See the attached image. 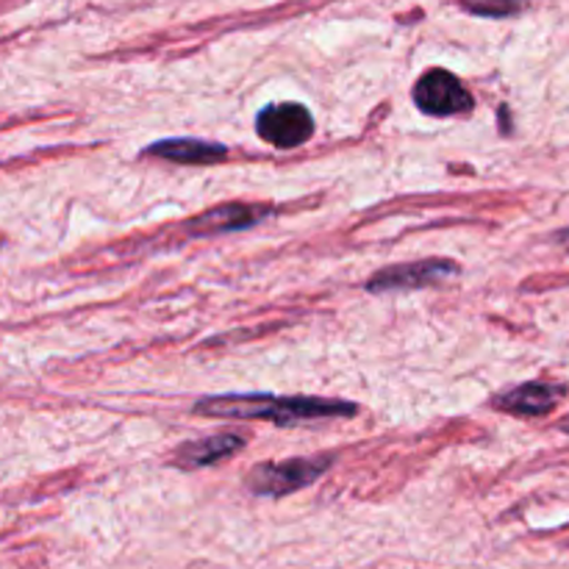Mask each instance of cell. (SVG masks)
<instances>
[{
    "mask_svg": "<svg viewBox=\"0 0 569 569\" xmlns=\"http://www.w3.org/2000/svg\"><path fill=\"white\" fill-rule=\"evenodd\" d=\"M561 431H567V433H569V417H567L565 422H561Z\"/></svg>",
    "mask_w": 569,
    "mask_h": 569,
    "instance_id": "cell-12",
    "label": "cell"
},
{
    "mask_svg": "<svg viewBox=\"0 0 569 569\" xmlns=\"http://www.w3.org/2000/svg\"><path fill=\"white\" fill-rule=\"evenodd\" d=\"M256 131L276 148H298L315 131V117L300 103H270L256 117Z\"/></svg>",
    "mask_w": 569,
    "mask_h": 569,
    "instance_id": "cell-4",
    "label": "cell"
},
{
    "mask_svg": "<svg viewBox=\"0 0 569 569\" xmlns=\"http://www.w3.org/2000/svg\"><path fill=\"white\" fill-rule=\"evenodd\" d=\"M194 415L211 420H270L278 426H298L311 420L356 415L353 403L320 398H272V395H220L194 403Z\"/></svg>",
    "mask_w": 569,
    "mask_h": 569,
    "instance_id": "cell-1",
    "label": "cell"
},
{
    "mask_svg": "<svg viewBox=\"0 0 569 569\" xmlns=\"http://www.w3.org/2000/svg\"><path fill=\"white\" fill-rule=\"evenodd\" d=\"M267 214H270L267 206L226 203V206H217V209L203 211L200 217H194V220L189 222V233H194V237H217V233L244 231V228L264 220Z\"/></svg>",
    "mask_w": 569,
    "mask_h": 569,
    "instance_id": "cell-6",
    "label": "cell"
},
{
    "mask_svg": "<svg viewBox=\"0 0 569 569\" xmlns=\"http://www.w3.org/2000/svg\"><path fill=\"white\" fill-rule=\"evenodd\" d=\"M331 467V456H315V459H289L267 461L248 472V489L259 498H283L298 489L315 483L322 472Z\"/></svg>",
    "mask_w": 569,
    "mask_h": 569,
    "instance_id": "cell-2",
    "label": "cell"
},
{
    "mask_svg": "<svg viewBox=\"0 0 569 569\" xmlns=\"http://www.w3.org/2000/svg\"><path fill=\"white\" fill-rule=\"evenodd\" d=\"M148 153L159 159L181 161V164H211V161L226 159V144L203 142V139H164V142L150 144Z\"/></svg>",
    "mask_w": 569,
    "mask_h": 569,
    "instance_id": "cell-9",
    "label": "cell"
},
{
    "mask_svg": "<svg viewBox=\"0 0 569 569\" xmlns=\"http://www.w3.org/2000/svg\"><path fill=\"white\" fill-rule=\"evenodd\" d=\"M415 103L417 109L426 111L433 117H450L461 114V111L472 109V92L453 76L450 70L442 67H433L426 76L417 81L415 87Z\"/></svg>",
    "mask_w": 569,
    "mask_h": 569,
    "instance_id": "cell-3",
    "label": "cell"
},
{
    "mask_svg": "<svg viewBox=\"0 0 569 569\" xmlns=\"http://www.w3.org/2000/svg\"><path fill=\"white\" fill-rule=\"evenodd\" d=\"M561 242L569 244V228H567V231H561Z\"/></svg>",
    "mask_w": 569,
    "mask_h": 569,
    "instance_id": "cell-11",
    "label": "cell"
},
{
    "mask_svg": "<svg viewBox=\"0 0 569 569\" xmlns=\"http://www.w3.org/2000/svg\"><path fill=\"white\" fill-rule=\"evenodd\" d=\"M561 395H565V389L556 387V383L533 381V383H522V387L500 395L498 406L500 409L511 411V415L539 417V415H548V411H553L556 406H559Z\"/></svg>",
    "mask_w": 569,
    "mask_h": 569,
    "instance_id": "cell-8",
    "label": "cell"
},
{
    "mask_svg": "<svg viewBox=\"0 0 569 569\" xmlns=\"http://www.w3.org/2000/svg\"><path fill=\"white\" fill-rule=\"evenodd\" d=\"M244 448L242 433H217V437L198 439V442H187L176 450V465L183 470H198V467L217 465V461L228 459L237 450Z\"/></svg>",
    "mask_w": 569,
    "mask_h": 569,
    "instance_id": "cell-7",
    "label": "cell"
},
{
    "mask_svg": "<svg viewBox=\"0 0 569 569\" xmlns=\"http://www.w3.org/2000/svg\"><path fill=\"white\" fill-rule=\"evenodd\" d=\"M531 0H461V9L470 11L476 17H492V20H500V17H515L520 11L528 9Z\"/></svg>",
    "mask_w": 569,
    "mask_h": 569,
    "instance_id": "cell-10",
    "label": "cell"
},
{
    "mask_svg": "<svg viewBox=\"0 0 569 569\" xmlns=\"http://www.w3.org/2000/svg\"><path fill=\"white\" fill-rule=\"evenodd\" d=\"M459 267L453 261L445 259H428V261H411V264L387 267V270L376 272L367 281L370 292H392V289H426L433 283H442L445 278L456 276Z\"/></svg>",
    "mask_w": 569,
    "mask_h": 569,
    "instance_id": "cell-5",
    "label": "cell"
}]
</instances>
